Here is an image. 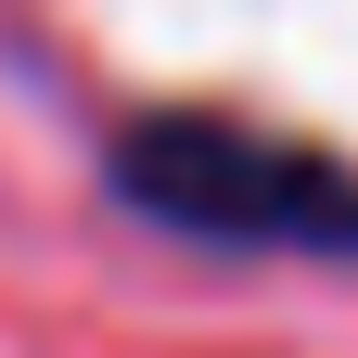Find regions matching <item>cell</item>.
<instances>
[{"instance_id": "cell-1", "label": "cell", "mask_w": 358, "mask_h": 358, "mask_svg": "<svg viewBox=\"0 0 358 358\" xmlns=\"http://www.w3.org/2000/svg\"><path fill=\"white\" fill-rule=\"evenodd\" d=\"M128 192L154 217L205 243H268V231H307V243H358V192H333L320 166L294 154H256L231 128H141L128 141Z\"/></svg>"}]
</instances>
